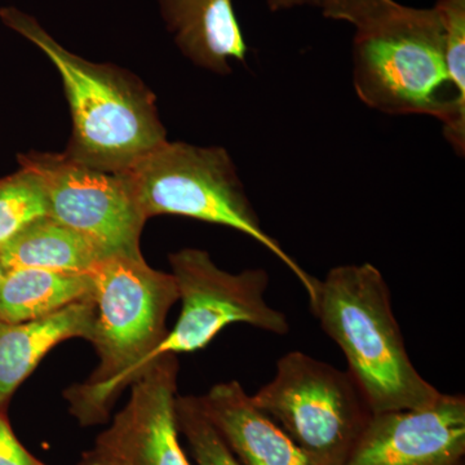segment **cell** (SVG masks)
Listing matches in <instances>:
<instances>
[{"label":"cell","instance_id":"cell-14","mask_svg":"<svg viewBox=\"0 0 465 465\" xmlns=\"http://www.w3.org/2000/svg\"><path fill=\"white\" fill-rule=\"evenodd\" d=\"M92 298L88 272L12 269L0 283V320L18 323L50 316L74 302Z\"/></svg>","mask_w":465,"mask_h":465},{"label":"cell","instance_id":"cell-10","mask_svg":"<svg viewBox=\"0 0 465 465\" xmlns=\"http://www.w3.org/2000/svg\"><path fill=\"white\" fill-rule=\"evenodd\" d=\"M465 397L440 394L424 409L372 415L344 465H461Z\"/></svg>","mask_w":465,"mask_h":465},{"label":"cell","instance_id":"cell-18","mask_svg":"<svg viewBox=\"0 0 465 465\" xmlns=\"http://www.w3.org/2000/svg\"><path fill=\"white\" fill-rule=\"evenodd\" d=\"M434 7L445 32L450 78L460 99L465 101V0H439Z\"/></svg>","mask_w":465,"mask_h":465},{"label":"cell","instance_id":"cell-21","mask_svg":"<svg viewBox=\"0 0 465 465\" xmlns=\"http://www.w3.org/2000/svg\"><path fill=\"white\" fill-rule=\"evenodd\" d=\"M79 465H109L108 463H105V461L100 460V459L92 457L91 454H85L84 460L79 463Z\"/></svg>","mask_w":465,"mask_h":465},{"label":"cell","instance_id":"cell-15","mask_svg":"<svg viewBox=\"0 0 465 465\" xmlns=\"http://www.w3.org/2000/svg\"><path fill=\"white\" fill-rule=\"evenodd\" d=\"M99 259L90 242L51 216L36 220L0 246L5 272L32 268L85 273Z\"/></svg>","mask_w":465,"mask_h":465},{"label":"cell","instance_id":"cell-3","mask_svg":"<svg viewBox=\"0 0 465 465\" xmlns=\"http://www.w3.org/2000/svg\"><path fill=\"white\" fill-rule=\"evenodd\" d=\"M0 20L35 45L58 70L73 118L66 152L70 157L99 170L124 173L167 142L154 96L136 79L67 51L20 9H0Z\"/></svg>","mask_w":465,"mask_h":465},{"label":"cell","instance_id":"cell-13","mask_svg":"<svg viewBox=\"0 0 465 465\" xmlns=\"http://www.w3.org/2000/svg\"><path fill=\"white\" fill-rule=\"evenodd\" d=\"M94 317L96 307L94 299L88 298L27 322L0 320V405L54 345L72 338L88 341Z\"/></svg>","mask_w":465,"mask_h":465},{"label":"cell","instance_id":"cell-7","mask_svg":"<svg viewBox=\"0 0 465 465\" xmlns=\"http://www.w3.org/2000/svg\"><path fill=\"white\" fill-rule=\"evenodd\" d=\"M170 262L182 313L163 341L134 370L130 385L158 357L200 351L229 324L246 323L274 335L289 333L286 314L266 302L269 274L265 269L229 273L206 251L198 249L173 253Z\"/></svg>","mask_w":465,"mask_h":465},{"label":"cell","instance_id":"cell-17","mask_svg":"<svg viewBox=\"0 0 465 465\" xmlns=\"http://www.w3.org/2000/svg\"><path fill=\"white\" fill-rule=\"evenodd\" d=\"M176 419L197 465H241L202 411L198 397L177 394Z\"/></svg>","mask_w":465,"mask_h":465},{"label":"cell","instance_id":"cell-9","mask_svg":"<svg viewBox=\"0 0 465 465\" xmlns=\"http://www.w3.org/2000/svg\"><path fill=\"white\" fill-rule=\"evenodd\" d=\"M179 361L164 354L133 382L127 406L88 454L109 465H192L176 419Z\"/></svg>","mask_w":465,"mask_h":465},{"label":"cell","instance_id":"cell-12","mask_svg":"<svg viewBox=\"0 0 465 465\" xmlns=\"http://www.w3.org/2000/svg\"><path fill=\"white\" fill-rule=\"evenodd\" d=\"M162 16L189 60L211 72H231L229 61L243 63L247 45L232 0H158Z\"/></svg>","mask_w":465,"mask_h":465},{"label":"cell","instance_id":"cell-19","mask_svg":"<svg viewBox=\"0 0 465 465\" xmlns=\"http://www.w3.org/2000/svg\"><path fill=\"white\" fill-rule=\"evenodd\" d=\"M394 5V0H271L273 9L312 5L321 9L324 17L347 21L354 27L381 16Z\"/></svg>","mask_w":465,"mask_h":465},{"label":"cell","instance_id":"cell-6","mask_svg":"<svg viewBox=\"0 0 465 465\" xmlns=\"http://www.w3.org/2000/svg\"><path fill=\"white\" fill-rule=\"evenodd\" d=\"M251 401L317 465H344L374 415L348 371L302 351L281 358Z\"/></svg>","mask_w":465,"mask_h":465},{"label":"cell","instance_id":"cell-22","mask_svg":"<svg viewBox=\"0 0 465 465\" xmlns=\"http://www.w3.org/2000/svg\"><path fill=\"white\" fill-rule=\"evenodd\" d=\"M5 269L3 266L2 262H0V283H2L3 278H5Z\"/></svg>","mask_w":465,"mask_h":465},{"label":"cell","instance_id":"cell-16","mask_svg":"<svg viewBox=\"0 0 465 465\" xmlns=\"http://www.w3.org/2000/svg\"><path fill=\"white\" fill-rule=\"evenodd\" d=\"M48 216V201L38 174L25 166L0 179V246L27 225Z\"/></svg>","mask_w":465,"mask_h":465},{"label":"cell","instance_id":"cell-5","mask_svg":"<svg viewBox=\"0 0 465 465\" xmlns=\"http://www.w3.org/2000/svg\"><path fill=\"white\" fill-rule=\"evenodd\" d=\"M124 174L146 220L177 215L243 232L292 272L309 302L316 299L320 280L312 277L264 231L224 149L164 142Z\"/></svg>","mask_w":465,"mask_h":465},{"label":"cell","instance_id":"cell-2","mask_svg":"<svg viewBox=\"0 0 465 465\" xmlns=\"http://www.w3.org/2000/svg\"><path fill=\"white\" fill-rule=\"evenodd\" d=\"M311 309L347 358L372 414L424 409L440 399L410 360L390 287L374 265L332 268L320 280Z\"/></svg>","mask_w":465,"mask_h":465},{"label":"cell","instance_id":"cell-4","mask_svg":"<svg viewBox=\"0 0 465 465\" xmlns=\"http://www.w3.org/2000/svg\"><path fill=\"white\" fill-rule=\"evenodd\" d=\"M96 317L88 341L100 365L87 381L66 391L79 423H104L137 366L166 338V318L179 291L173 274L143 258L108 256L88 269Z\"/></svg>","mask_w":465,"mask_h":465},{"label":"cell","instance_id":"cell-8","mask_svg":"<svg viewBox=\"0 0 465 465\" xmlns=\"http://www.w3.org/2000/svg\"><path fill=\"white\" fill-rule=\"evenodd\" d=\"M21 166L38 174L48 216L79 232L100 258H143L140 237L146 219L124 173L82 163L69 154L20 155Z\"/></svg>","mask_w":465,"mask_h":465},{"label":"cell","instance_id":"cell-1","mask_svg":"<svg viewBox=\"0 0 465 465\" xmlns=\"http://www.w3.org/2000/svg\"><path fill=\"white\" fill-rule=\"evenodd\" d=\"M353 65L354 88L367 106L391 115L433 116L452 148L464 154L465 101L450 78L436 7L396 3L356 27Z\"/></svg>","mask_w":465,"mask_h":465},{"label":"cell","instance_id":"cell-11","mask_svg":"<svg viewBox=\"0 0 465 465\" xmlns=\"http://www.w3.org/2000/svg\"><path fill=\"white\" fill-rule=\"evenodd\" d=\"M198 402L241 465H317L237 381L216 384Z\"/></svg>","mask_w":465,"mask_h":465},{"label":"cell","instance_id":"cell-20","mask_svg":"<svg viewBox=\"0 0 465 465\" xmlns=\"http://www.w3.org/2000/svg\"><path fill=\"white\" fill-rule=\"evenodd\" d=\"M0 465H45L34 458L21 445L2 412H0Z\"/></svg>","mask_w":465,"mask_h":465}]
</instances>
